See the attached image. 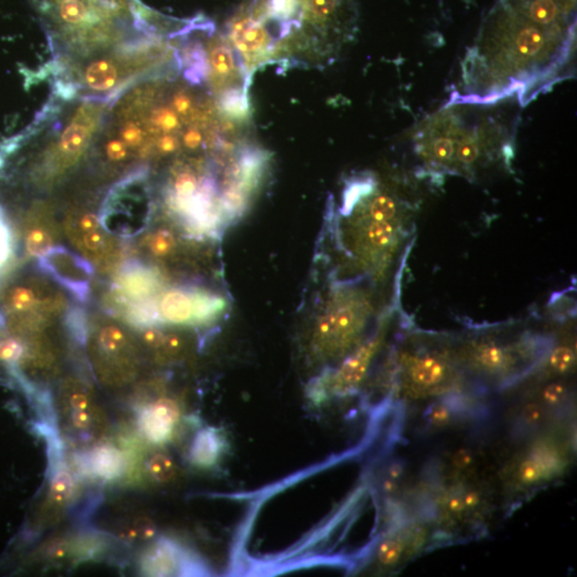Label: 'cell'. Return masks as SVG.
I'll list each match as a JSON object with an SVG mask.
<instances>
[{"label":"cell","mask_w":577,"mask_h":577,"mask_svg":"<svg viewBox=\"0 0 577 577\" xmlns=\"http://www.w3.org/2000/svg\"><path fill=\"white\" fill-rule=\"evenodd\" d=\"M153 127L155 129H161L164 133H170V132L176 131L180 127L179 118L176 117V112L170 108H159L153 112L152 118Z\"/></svg>","instance_id":"29"},{"label":"cell","mask_w":577,"mask_h":577,"mask_svg":"<svg viewBox=\"0 0 577 577\" xmlns=\"http://www.w3.org/2000/svg\"><path fill=\"white\" fill-rule=\"evenodd\" d=\"M39 261L44 270L50 272L80 301H86L89 295V281L93 274V268L88 261L63 247H53L39 258Z\"/></svg>","instance_id":"6"},{"label":"cell","mask_w":577,"mask_h":577,"mask_svg":"<svg viewBox=\"0 0 577 577\" xmlns=\"http://www.w3.org/2000/svg\"><path fill=\"white\" fill-rule=\"evenodd\" d=\"M183 142H184V146L187 149H191V150H196V149L199 148L202 144V135L199 129H189L183 136Z\"/></svg>","instance_id":"38"},{"label":"cell","mask_w":577,"mask_h":577,"mask_svg":"<svg viewBox=\"0 0 577 577\" xmlns=\"http://www.w3.org/2000/svg\"><path fill=\"white\" fill-rule=\"evenodd\" d=\"M90 138V127L80 122L72 123L63 132L59 142V150L67 159H73L84 150Z\"/></svg>","instance_id":"18"},{"label":"cell","mask_w":577,"mask_h":577,"mask_svg":"<svg viewBox=\"0 0 577 577\" xmlns=\"http://www.w3.org/2000/svg\"><path fill=\"white\" fill-rule=\"evenodd\" d=\"M515 351L495 342H482L470 351V361L476 369L487 374H504L515 366Z\"/></svg>","instance_id":"10"},{"label":"cell","mask_w":577,"mask_h":577,"mask_svg":"<svg viewBox=\"0 0 577 577\" xmlns=\"http://www.w3.org/2000/svg\"><path fill=\"white\" fill-rule=\"evenodd\" d=\"M382 336H376L349 357L337 371L316 382L309 391L314 402H322L335 396L346 395L354 391L365 379L372 359L380 350Z\"/></svg>","instance_id":"5"},{"label":"cell","mask_w":577,"mask_h":577,"mask_svg":"<svg viewBox=\"0 0 577 577\" xmlns=\"http://www.w3.org/2000/svg\"><path fill=\"white\" fill-rule=\"evenodd\" d=\"M523 416L528 423H536L540 420L541 408L536 404H529L524 408Z\"/></svg>","instance_id":"44"},{"label":"cell","mask_w":577,"mask_h":577,"mask_svg":"<svg viewBox=\"0 0 577 577\" xmlns=\"http://www.w3.org/2000/svg\"><path fill=\"white\" fill-rule=\"evenodd\" d=\"M246 107L244 97L238 95H229L223 101V108L231 116H244L246 114Z\"/></svg>","instance_id":"33"},{"label":"cell","mask_w":577,"mask_h":577,"mask_svg":"<svg viewBox=\"0 0 577 577\" xmlns=\"http://www.w3.org/2000/svg\"><path fill=\"white\" fill-rule=\"evenodd\" d=\"M176 238L167 230H159L151 235L149 249L155 257H167L176 248Z\"/></svg>","instance_id":"25"},{"label":"cell","mask_w":577,"mask_h":577,"mask_svg":"<svg viewBox=\"0 0 577 577\" xmlns=\"http://www.w3.org/2000/svg\"><path fill=\"white\" fill-rule=\"evenodd\" d=\"M336 8V0H309V10L312 16L325 18L331 16Z\"/></svg>","instance_id":"32"},{"label":"cell","mask_w":577,"mask_h":577,"mask_svg":"<svg viewBox=\"0 0 577 577\" xmlns=\"http://www.w3.org/2000/svg\"><path fill=\"white\" fill-rule=\"evenodd\" d=\"M83 246L91 253H97L103 248L105 238L99 229L83 234Z\"/></svg>","instance_id":"35"},{"label":"cell","mask_w":577,"mask_h":577,"mask_svg":"<svg viewBox=\"0 0 577 577\" xmlns=\"http://www.w3.org/2000/svg\"><path fill=\"white\" fill-rule=\"evenodd\" d=\"M159 314L174 324H186L194 321L193 295L183 290H170L159 303Z\"/></svg>","instance_id":"13"},{"label":"cell","mask_w":577,"mask_h":577,"mask_svg":"<svg viewBox=\"0 0 577 577\" xmlns=\"http://www.w3.org/2000/svg\"><path fill=\"white\" fill-rule=\"evenodd\" d=\"M406 549V544L402 536L387 539L379 549V560L384 566H393L401 559Z\"/></svg>","instance_id":"24"},{"label":"cell","mask_w":577,"mask_h":577,"mask_svg":"<svg viewBox=\"0 0 577 577\" xmlns=\"http://www.w3.org/2000/svg\"><path fill=\"white\" fill-rule=\"evenodd\" d=\"M100 349L105 354L115 355L123 352L127 349V337L125 332L116 325H107L100 332L97 338Z\"/></svg>","instance_id":"19"},{"label":"cell","mask_w":577,"mask_h":577,"mask_svg":"<svg viewBox=\"0 0 577 577\" xmlns=\"http://www.w3.org/2000/svg\"><path fill=\"white\" fill-rule=\"evenodd\" d=\"M147 470L154 480L166 483L174 479L178 472V466L169 455L157 453L147 462Z\"/></svg>","instance_id":"20"},{"label":"cell","mask_w":577,"mask_h":577,"mask_svg":"<svg viewBox=\"0 0 577 577\" xmlns=\"http://www.w3.org/2000/svg\"><path fill=\"white\" fill-rule=\"evenodd\" d=\"M179 148V140L174 136L165 135L157 142V149L162 154H170Z\"/></svg>","instance_id":"37"},{"label":"cell","mask_w":577,"mask_h":577,"mask_svg":"<svg viewBox=\"0 0 577 577\" xmlns=\"http://www.w3.org/2000/svg\"><path fill=\"white\" fill-rule=\"evenodd\" d=\"M179 419L178 404L170 399H159L139 411L138 428L151 444H165L171 438Z\"/></svg>","instance_id":"8"},{"label":"cell","mask_w":577,"mask_h":577,"mask_svg":"<svg viewBox=\"0 0 577 577\" xmlns=\"http://www.w3.org/2000/svg\"><path fill=\"white\" fill-rule=\"evenodd\" d=\"M100 219L97 215L93 213H87L83 215L80 219V228L84 233L86 232L95 231L99 229Z\"/></svg>","instance_id":"39"},{"label":"cell","mask_w":577,"mask_h":577,"mask_svg":"<svg viewBox=\"0 0 577 577\" xmlns=\"http://www.w3.org/2000/svg\"><path fill=\"white\" fill-rule=\"evenodd\" d=\"M125 530L123 536L127 540H148L155 534L154 525L147 519H136Z\"/></svg>","instance_id":"30"},{"label":"cell","mask_w":577,"mask_h":577,"mask_svg":"<svg viewBox=\"0 0 577 577\" xmlns=\"http://www.w3.org/2000/svg\"><path fill=\"white\" fill-rule=\"evenodd\" d=\"M46 22L63 31L106 29L142 16L135 0H33Z\"/></svg>","instance_id":"1"},{"label":"cell","mask_w":577,"mask_h":577,"mask_svg":"<svg viewBox=\"0 0 577 577\" xmlns=\"http://www.w3.org/2000/svg\"><path fill=\"white\" fill-rule=\"evenodd\" d=\"M85 472L101 480L121 478L127 470V460L123 451L112 445H101L83 457Z\"/></svg>","instance_id":"9"},{"label":"cell","mask_w":577,"mask_h":577,"mask_svg":"<svg viewBox=\"0 0 577 577\" xmlns=\"http://www.w3.org/2000/svg\"><path fill=\"white\" fill-rule=\"evenodd\" d=\"M227 443L221 430L202 428L196 433L189 451V460L199 468H212L221 460Z\"/></svg>","instance_id":"11"},{"label":"cell","mask_w":577,"mask_h":577,"mask_svg":"<svg viewBox=\"0 0 577 577\" xmlns=\"http://www.w3.org/2000/svg\"><path fill=\"white\" fill-rule=\"evenodd\" d=\"M127 146L123 139H112L105 146L107 159L112 162H122L127 157Z\"/></svg>","instance_id":"31"},{"label":"cell","mask_w":577,"mask_h":577,"mask_svg":"<svg viewBox=\"0 0 577 577\" xmlns=\"http://www.w3.org/2000/svg\"><path fill=\"white\" fill-rule=\"evenodd\" d=\"M166 336L162 332L154 329H149L142 335V339L148 346L152 348H161L165 342Z\"/></svg>","instance_id":"36"},{"label":"cell","mask_w":577,"mask_h":577,"mask_svg":"<svg viewBox=\"0 0 577 577\" xmlns=\"http://www.w3.org/2000/svg\"><path fill=\"white\" fill-rule=\"evenodd\" d=\"M139 566L142 574L149 576H191L210 573L201 558L168 538L153 542L142 553Z\"/></svg>","instance_id":"3"},{"label":"cell","mask_w":577,"mask_h":577,"mask_svg":"<svg viewBox=\"0 0 577 577\" xmlns=\"http://www.w3.org/2000/svg\"><path fill=\"white\" fill-rule=\"evenodd\" d=\"M60 412L63 427L70 438L90 442L105 432V415L90 391L78 383L71 382L63 389Z\"/></svg>","instance_id":"2"},{"label":"cell","mask_w":577,"mask_h":577,"mask_svg":"<svg viewBox=\"0 0 577 577\" xmlns=\"http://www.w3.org/2000/svg\"><path fill=\"white\" fill-rule=\"evenodd\" d=\"M558 462L551 453L547 455L546 451L532 453L519 466L517 476L523 483L539 482L557 470Z\"/></svg>","instance_id":"15"},{"label":"cell","mask_w":577,"mask_h":577,"mask_svg":"<svg viewBox=\"0 0 577 577\" xmlns=\"http://www.w3.org/2000/svg\"><path fill=\"white\" fill-rule=\"evenodd\" d=\"M449 421V412L445 406H438L430 413V423L434 425H444Z\"/></svg>","instance_id":"40"},{"label":"cell","mask_w":577,"mask_h":577,"mask_svg":"<svg viewBox=\"0 0 577 577\" xmlns=\"http://www.w3.org/2000/svg\"><path fill=\"white\" fill-rule=\"evenodd\" d=\"M574 361V352L570 348L558 346L549 356V368L556 374H564L572 368Z\"/></svg>","instance_id":"28"},{"label":"cell","mask_w":577,"mask_h":577,"mask_svg":"<svg viewBox=\"0 0 577 577\" xmlns=\"http://www.w3.org/2000/svg\"><path fill=\"white\" fill-rule=\"evenodd\" d=\"M367 238L374 246L385 247L393 238V227L389 221H372L368 228Z\"/></svg>","instance_id":"27"},{"label":"cell","mask_w":577,"mask_h":577,"mask_svg":"<svg viewBox=\"0 0 577 577\" xmlns=\"http://www.w3.org/2000/svg\"><path fill=\"white\" fill-rule=\"evenodd\" d=\"M363 310L346 303L329 310L321 319L314 336V348L324 356L344 354L354 344L363 327Z\"/></svg>","instance_id":"4"},{"label":"cell","mask_w":577,"mask_h":577,"mask_svg":"<svg viewBox=\"0 0 577 577\" xmlns=\"http://www.w3.org/2000/svg\"><path fill=\"white\" fill-rule=\"evenodd\" d=\"M118 76V69L112 61L100 59L89 65L85 78L93 90L107 91L116 86Z\"/></svg>","instance_id":"17"},{"label":"cell","mask_w":577,"mask_h":577,"mask_svg":"<svg viewBox=\"0 0 577 577\" xmlns=\"http://www.w3.org/2000/svg\"><path fill=\"white\" fill-rule=\"evenodd\" d=\"M52 472L48 504L54 508L65 506L73 495L74 480L63 460L50 464Z\"/></svg>","instance_id":"14"},{"label":"cell","mask_w":577,"mask_h":577,"mask_svg":"<svg viewBox=\"0 0 577 577\" xmlns=\"http://www.w3.org/2000/svg\"><path fill=\"white\" fill-rule=\"evenodd\" d=\"M7 228L4 225L3 221L0 219V266L3 265L4 262L8 258V249H9V238H8Z\"/></svg>","instance_id":"41"},{"label":"cell","mask_w":577,"mask_h":577,"mask_svg":"<svg viewBox=\"0 0 577 577\" xmlns=\"http://www.w3.org/2000/svg\"><path fill=\"white\" fill-rule=\"evenodd\" d=\"M198 189V181L193 172H180L174 179V191L176 201L184 208L187 202L191 201Z\"/></svg>","instance_id":"22"},{"label":"cell","mask_w":577,"mask_h":577,"mask_svg":"<svg viewBox=\"0 0 577 577\" xmlns=\"http://www.w3.org/2000/svg\"><path fill=\"white\" fill-rule=\"evenodd\" d=\"M25 246L29 255L40 258L53 248V240L46 228L36 226L27 230Z\"/></svg>","instance_id":"21"},{"label":"cell","mask_w":577,"mask_h":577,"mask_svg":"<svg viewBox=\"0 0 577 577\" xmlns=\"http://www.w3.org/2000/svg\"><path fill=\"white\" fill-rule=\"evenodd\" d=\"M181 346H182V342L180 338L178 336L170 335L165 337V342L162 348L165 349L166 352L169 354H176L181 350Z\"/></svg>","instance_id":"43"},{"label":"cell","mask_w":577,"mask_h":577,"mask_svg":"<svg viewBox=\"0 0 577 577\" xmlns=\"http://www.w3.org/2000/svg\"><path fill=\"white\" fill-rule=\"evenodd\" d=\"M210 63L213 71L219 76H229L234 70V59L229 48L217 46L211 53Z\"/></svg>","instance_id":"26"},{"label":"cell","mask_w":577,"mask_h":577,"mask_svg":"<svg viewBox=\"0 0 577 577\" xmlns=\"http://www.w3.org/2000/svg\"><path fill=\"white\" fill-rule=\"evenodd\" d=\"M37 291L29 285H16L10 287L3 301V314L27 312L40 304Z\"/></svg>","instance_id":"16"},{"label":"cell","mask_w":577,"mask_h":577,"mask_svg":"<svg viewBox=\"0 0 577 577\" xmlns=\"http://www.w3.org/2000/svg\"><path fill=\"white\" fill-rule=\"evenodd\" d=\"M398 212V204L388 195H379L372 200L369 214L374 221H391Z\"/></svg>","instance_id":"23"},{"label":"cell","mask_w":577,"mask_h":577,"mask_svg":"<svg viewBox=\"0 0 577 577\" xmlns=\"http://www.w3.org/2000/svg\"><path fill=\"white\" fill-rule=\"evenodd\" d=\"M174 106L176 112H180L181 115H186L193 107V102L189 95L180 93L174 97Z\"/></svg>","instance_id":"42"},{"label":"cell","mask_w":577,"mask_h":577,"mask_svg":"<svg viewBox=\"0 0 577 577\" xmlns=\"http://www.w3.org/2000/svg\"><path fill=\"white\" fill-rule=\"evenodd\" d=\"M452 369L444 357L423 354L408 359L406 383L414 396H427L444 391L450 384Z\"/></svg>","instance_id":"7"},{"label":"cell","mask_w":577,"mask_h":577,"mask_svg":"<svg viewBox=\"0 0 577 577\" xmlns=\"http://www.w3.org/2000/svg\"><path fill=\"white\" fill-rule=\"evenodd\" d=\"M566 393V386H564L563 384H560V383H555V384L549 385V386L544 389L542 397L545 403L555 406V404L563 401Z\"/></svg>","instance_id":"34"},{"label":"cell","mask_w":577,"mask_h":577,"mask_svg":"<svg viewBox=\"0 0 577 577\" xmlns=\"http://www.w3.org/2000/svg\"><path fill=\"white\" fill-rule=\"evenodd\" d=\"M231 37L236 48L243 54L260 52L270 41L263 26L249 18H238L234 22Z\"/></svg>","instance_id":"12"}]
</instances>
